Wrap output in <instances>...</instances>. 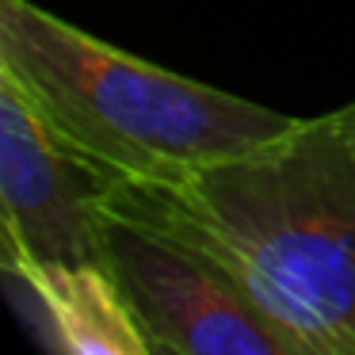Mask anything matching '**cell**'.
<instances>
[{"mask_svg":"<svg viewBox=\"0 0 355 355\" xmlns=\"http://www.w3.org/2000/svg\"><path fill=\"white\" fill-rule=\"evenodd\" d=\"M103 218L214 263L309 355H355V141L340 111L164 184H111Z\"/></svg>","mask_w":355,"mask_h":355,"instance_id":"cell-1","label":"cell"},{"mask_svg":"<svg viewBox=\"0 0 355 355\" xmlns=\"http://www.w3.org/2000/svg\"><path fill=\"white\" fill-rule=\"evenodd\" d=\"M111 271L138 321L176 355H309L214 263L111 222Z\"/></svg>","mask_w":355,"mask_h":355,"instance_id":"cell-4","label":"cell"},{"mask_svg":"<svg viewBox=\"0 0 355 355\" xmlns=\"http://www.w3.org/2000/svg\"><path fill=\"white\" fill-rule=\"evenodd\" d=\"M153 347H157V355H176V352H172V347H164V344H157V340H153Z\"/></svg>","mask_w":355,"mask_h":355,"instance_id":"cell-7","label":"cell"},{"mask_svg":"<svg viewBox=\"0 0 355 355\" xmlns=\"http://www.w3.org/2000/svg\"><path fill=\"white\" fill-rule=\"evenodd\" d=\"M340 115H344V123H347V134H352V141H355V103H347V107H340Z\"/></svg>","mask_w":355,"mask_h":355,"instance_id":"cell-6","label":"cell"},{"mask_svg":"<svg viewBox=\"0 0 355 355\" xmlns=\"http://www.w3.org/2000/svg\"><path fill=\"white\" fill-rule=\"evenodd\" d=\"M4 275L27 298V321L50 355H157L111 268L31 263Z\"/></svg>","mask_w":355,"mask_h":355,"instance_id":"cell-5","label":"cell"},{"mask_svg":"<svg viewBox=\"0 0 355 355\" xmlns=\"http://www.w3.org/2000/svg\"><path fill=\"white\" fill-rule=\"evenodd\" d=\"M107 180L73 157L39 119L12 73L0 69V263L111 268Z\"/></svg>","mask_w":355,"mask_h":355,"instance_id":"cell-3","label":"cell"},{"mask_svg":"<svg viewBox=\"0 0 355 355\" xmlns=\"http://www.w3.org/2000/svg\"><path fill=\"white\" fill-rule=\"evenodd\" d=\"M0 69L107 184H164L248 153L294 119L134 58L31 0H0Z\"/></svg>","mask_w":355,"mask_h":355,"instance_id":"cell-2","label":"cell"}]
</instances>
